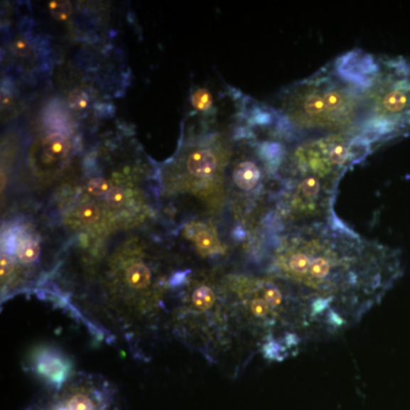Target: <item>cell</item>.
<instances>
[{
	"instance_id": "cell-10",
	"label": "cell",
	"mask_w": 410,
	"mask_h": 410,
	"mask_svg": "<svg viewBox=\"0 0 410 410\" xmlns=\"http://www.w3.org/2000/svg\"><path fill=\"white\" fill-rule=\"evenodd\" d=\"M48 9L53 18L58 21L68 20L72 13L71 4L68 1H58V0L50 1L48 4Z\"/></svg>"
},
{
	"instance_id": "cell-3",
	"label": "cell",
	"mask_w": 410,
	"mask_h": 410,
	"mask_svg": "<svg viewBox=\"0 0 410 410\" xmlns=\"http://www.w3.org/2000/svg\"><path fill=\"white\" fill-rule=\"evenodd\" d=\"M410 135V60L379 56L362 138L374 149Z\"/></svg>"
},
{
	"instance_id": "cell-5",
	"label": "cell",
	"mask_w": 410,
	"mask_h": 410,
	"mask_svg": "<svg viewBox=\"0 0 410 410\" xmlns=\"http://www.w3.org/2000/svg\"><path fill=\"white\" fill-rule=\"evenodd\" d=\"M188 237L194 242L198 252L205 257H219L225 253V247L218 234L209 225L198 224L188 230Z\"/></svg>"
},
{
	"instance_id": "cell-13",
	"label": "cell",
	"mask_w": 410,
	"mask_h": 410,
	"mask_svg": "<svg viewBox=\"0 0 410 410\" xmlns=\"http://www.w3.org/2000/svg\"><path fill=\"white\" fill-rule=\"evenodd\" d=\"M87 190H88V192L92 194V195H107V193L111 190V186H109V181L101 178V177H98V178L92 179V180L88 183Z\"/></svg>"
},
{
	"instance_id": "cell-2",
	"label": "cell",
	"mask_w": 410,
	"mask_h": 410,
	"mask_svg": "<svg viewBox=\"0 0 410 410\" xmlns=\"http://www.w3.org/2000/svg\"><path fill=\"white\" fill-rule=\"evenodd\" d=\"M377 60L379 56L356 49L287 86L271 107L281 129L294 141L327 135L362 138Z\"/></svg>"
},
{
	"instance_id": "cell-12",
	"label": "cell",
	"mask_w": 410,
	"mask_h": 410,
	"mask_svg": "<svg viewBox=\"0 0 410 410\" xmlns=\"http://www.w3.org/2000/svg\"><path fill=\"white\" fill-rule=\"evenodd\" d=\"M192 103L198 111H207L212 105V96L207 90H198L193 95Z\"/></svg>"
},
{
	"instance_id": "cell-14",
	"label": "cell",
	"mask_w": 410,
	"mask_h": 410,
	"mask_svg": "<svg viewBox=\"0 0 410 410\" xmlns=\"http://www.w3.org/2000/svg\"><path fill=\"white\" fill-rule=\"evenodd\" d=\"M105 200H107V203L109 204V207H122L126 201V192L120 187H113L105 195Z\"/></svg>"
},
{
	"instance_id": "cell-11",
	"label": "cell",
	"mask_w": 410,
	"mask_h": 410,
	"mask_svg": "<svg viewBox=\"0 0 410 410\" xmlns=\"http://www.w3.org/2000/svg\"><path fill=\"white\" fill-rule=\"evenodd\" d=\"M68 104L71 109L81 111V109H86L90 104V97L87 95V92L81 90H72L68 96Z\"/></svg>"
},
{
	"instance_id": "cell-4",
	"label": "cell",
	"mask_w": 410,
	"mask_h": 410,
	"mask_svg": "<svg viewBox=\"0 0 410 410\" xmlns=\"http://www.w3.org/2000/svg\"><path fill=\"white\" fill-rule=\"evenodd\" d=\"M31 369L55 390L63 389L70 379L72 362L69 357L52 347H41L32 353Z\"/></svg>"
},
{
	"instance_id": "cell-1",
	"label": "cell",
	"mask_w": 410,
	"mask_h": 410,
	"mask_svg": "<svg viewBox=\"0 0 410 410\" xmlns=\"http://www.w3.org/2000/svg\"><path fill=\"white\" fill-rule=\"evenodd\" d=\"M264 274L315 309L330 335L358 323L404 273L398 250L353 232L338 217L262 236Z\"/></svg>"
},
{
	"instance_id": "cell-8",
	"label": "cell",
	"mask_w": 410,
	"mask_h": 410,
	"mask_svg": "<svg viewBox=\"0 0 410 410\" xmlns=\"http://www.w3.org/2000/svg\"><path fill=\"white\" fill-rule=\"evenodd\" d=\"M124 283L130 291L141 292L151 283V271L143 264H134L126 270Z\"/></svg>"
},
{
	"instance_id": "cell-7",
	"label": "cell",
	"mask_w": 410,
	"mask_h": 410,
	"mask_svg": "<svg viewBox=\"0 0 410 410\" xmlns=\"http://www.w3.org/2000/svg\"><path fill=\"white\" fill-rule=\"evenodd\" d=\"M70 151L69 141L60 132H55L45 139L43 144V160L46 163H53L65 158Z\"/></svg>"
},
{
	"instance_id": "cell-9",
	"label": "cell",
	"mask_w": 410,
	"mask_h": 410,
	"mask_svg": "<svg viewBox=\"0 0 410 410\" xmlns=\"http://www.w3.org/2000/svg\"><path fill=\"white\" fill-rule=\"evenodd\" d=\"M77 218L84 224H95L101 217V210L94 203H86L77 210Z\"/></svg>"
},
{
	"instance_id": "cell-6",
	"label": "cell",
	"mask_w": 410,
	"mask_h": 410,
	"mask_svg": "<svg viewBox=\"0 0 410 410\" xmlns=\"http://www.w3.org/2000/svg\"><path fill=\"white\" fill-rule=\"evenodd\" d=\"M187 169L198 178H212L219 169L218 158L210 149H198L188 158Z\"/></svg>"
},
{
	"instance_id": "cell-15",
	"label": "cell",
	"mask_w": 410,
	"mask_h": 410,
	"mask_svg": "<svg viewBox=\"0 0 410 410\" xmlns=\"http://www.w3.org/2000/svg\"><path fill=\"white\" fill-rule=\"evenodd\" d=\"M31 43L26 38H18L12 43V52L18 58H26L31 54Z\"/></svg>"
}]
</instances>
